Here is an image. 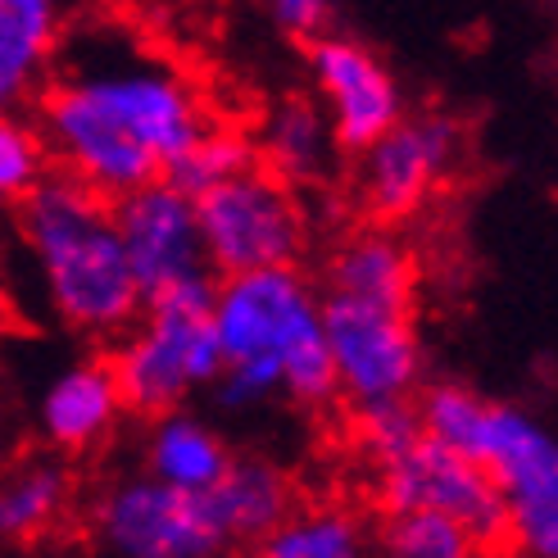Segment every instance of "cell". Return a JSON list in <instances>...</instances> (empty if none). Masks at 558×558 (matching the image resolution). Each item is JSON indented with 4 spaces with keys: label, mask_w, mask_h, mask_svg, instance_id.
I'll list each match as a JSON object with an SVG mask.
<instances>
[{
    "label": "cell",
    "mask_w": 558,
    "mask_h": 558,
    "mask_svg": "<svg viewBox=\"0 0 558 558\" xmlns=\"http://www.w3.org/2000/svg\"><path fill=\"white\" fill-rule=\"evenodd\" d=\"M195 201L201 245L209 272H255L300 264L310 245V214H304L295 186L272 178L259 163L205 186Z\"/></svg>",
    "instance_id": "cell-6"
},
{
    "label": "cell",
    "mask_w": 558,
    "mask_h": 558,
    "mask_svg": "<svg viewBox=\"0 0 558 558\" xmlns=\"http://www.w3.org/2000/svg\"><path fill=\"white\" fill-rule=\"evenodd\" d=\"M209 295L214 277L146 295L142 314L123 331L119 354L109 359L123 409L159 417L186 409L191 396H201L218 381L222 354L209 323Z\"/></svg>",
    "instance_id": "cell-5"
},
{
    "label": "cell",
    "mask_w": 558,
    "mask_h": 558,
    "mask_svg": "<svg viewBox=\"0 0 558 558\" xmlns=\"http://www.w3.org/2000/svg\"><path fill=\"white\" fill-rule=\"evenodd\" d=\"M463 155V128L450 114H404L359 150L354 191L373 222H404L450 182Z\"/></svg>",
    "instance_id": "cell-10"
},
{
    "label": "cell",
    "mask_w": 558,
    "mask_h": 558,
    "mask_svg": "<svg viewBox=\"0 0 558 558\" xmlns=\"http://www.w3.org/2000/svg\"><path fill=\"white\" fill-rule=\"evenodd\" d=\"M92 532L109 558H218L228 549L205 495L173 490L146 472L100 490Z\"/></svg>",
    "instance_id": "cell-8"
},
{
    "label": "cell",
    "mask_w": 558,
    "mask_h": 558,
    "mask_svg": "<svg viewBox=\"0 0 558 558\" xmlns=\"http://www.w3.org/2000/svg\"><path fill=\"white\" fill-rule=\"evenodd\" d=\"M232 463V450L205 417H195L186 409L159 413L155 427L146 432V477L186 490V495H205Z\"/></svg>",
    "instance_id": "cell-18"
},
{
    "label": "cell",
    "mask_w": 558,
    "mask_h": 558,
    "mask_svg": "<svg viewBox=\"0 0 558 558\" xmlns=\"http://www.w3.org/2000/svg\"><path fill=\"white\" fill-rule=\"evenodd\" d=\"M33 123L64 178L119 201L169 178L214 119L182 64L119 23H92L64 33Z\"/></svg>",
    "instance_id": "cell-1"
},
{
    "label": "cell",
    "mask_w": 558,
    "mask_h": 558,
    "mask_svg": "<svg viewBox=\"0 0 558 558\" xmlns=\"http://www.w3.org/2000/svg\"><path fill=\"white\" fill-rule=\"evenodd\" d=\"M323 341L337 396L359 409L404 404L423 381V341L409 304L323 291Z\"/></svg>",
    "instance_id": "cell-7"
},
{
    "label": "cell",
    "mask_w": 558,
    "mask_h": 558,
    "mask_svg": "<svg viewBox=\"0 0 558 558\" xmlns=\"http://www.w3.org/2000/svg\"><path fill=\"white\" fill-rule=\"evenodd\" d=\"M373 558H482V545L450 518L409 509L386 518Z\"/></svg>",
    "instance_id": "cell-21"
},
{
    "label": "cell",
    "mask_w": 558,
    "mask_h": 558,
    "mask_svg": "<svg viewBox=\"0 0 558 558\" xmlns=\"http://www.w3.org/2000/svg\"><path fill=\"white\" fill-rule=\"evenodd\" d=\"M314 100L341 150H364L368 142L404 119V92L386 60L354 37L318 33L310 46Z\"/></svg>",
    "instance_id": "cell-12"
},
{
    "label": "cell",
    "mask_w": 558,
    "mask_h": 558,
    "mask_svg": "<svg viewBox=\"0 0 558 558\" xmlns=\"http://www.w3.org/2000/svg\"><path fill=\"white\" fill-rule=\"evenodd\" d=\"M413 409L423 436L486 468L505 495L509 541L526 558H558V445L541 417L459 381L427 386Z\"/></svg>",
    "instance_id": "cell-4"
},
{
    "label": "cell",
    "mask_w": 558,
    "mask_h": 558,
    "mask_svg": "<svg viewBox=\"0 0 558 558\" xmlns=\"http://www.w3.org/2000/svg\"><path fill=\"white\" fill-rule=\"evenodd\" d=\"M69 0H0V109H19L60 54Z\"/></svg>",
    "instance_id": "cell-15"
},
{
    "label": "cell",
    "mask_w": 558,
    "mask_h": 558,
    "mask_svg": "<svg viewBox=\"0 0 558 558\" xmlns=\"http://www.w3.org/2000/svg\"><path fill=\"white\" fill-rule=\"evenodd\" d=\"M209 323L222 354L214 381L222 409L250 413L277 396L310 409L337 400L323 341V295L300 264L218 277Z\"/></svg>",
    "instance_id": "cell-2"
},
{
    "label": "cell",
    "mask_w": 558,
    "mask_h": 558,
    "mask_svg": "<svg viewBox=\"0 0 558 558\" xmlns=\"http://www.w3.org/2000/svg\"><path fill=\"white\" fill-rule=\"evenodd\" d=\"M264 10L287 37H318L331 19V0H264Z\"/></svg>",
    "instance_id": "cell-25"
},
{
    "label": "cell",
    "mask_w": 558,
    "mask_h": 558,
    "mask_svg": "<svg viewBox=\"0 0 558 558\" xmlns=\"http://www.w3.org/2000/svg\"><path fill=\"white\" fill-rule=\"evenodd\" d=\"M259 558H373V536L359 513L341 505L291 509L259 541Z\"/></svg>",
    "instance_id": "cell-20"
},
{
    "label": "cell",
    "mask_w": 558,
    "mask_h": 558,
    "mask_svg": "<svg viewBox=\"0 0 558 558\" xmlns=\"http://www.w3.org/2000/svg\"><path fill=\"white\" fill-rule=\"evenodd\" d=\"M10 318H14V291H10V277H5V268H0V331L10 327Z\"/></svg>",
    "instance_id": "cell-26"
},
{
    "label": "cell",
    "mask_w": 558,
    "mask_h": 558,
    "mask_svg": "<svg viewBox=\"0 0 558 558\" xmlns=\"http://www.w3.org/2000/svg\"><path fill=\"white\" fill-rule=\"evenodd\" d=\"M377 495L386 513L423 509V513H440L459 522L482 549L509 541L505 495L486 477V468L454 454L450 445H440L432 436H417L409 450L377 463Z\"/></svg>",
    "instance_id": "cell-9"
},
{
    "label": "cell",
    "mask_w": 558,
    "mask_h": 558,
    "mask_svg": "<svg viewBox=\"0 0 558 558\" xmlns=\"http://www.w3.org/2000/svg\"><path fill=\"white\" fill-rule=\"evenodd\" d=\"M417 436H423V427H417L413 400L359 409V440H364V450H368L377 463H386V459H396L400 450H409Z\"/></svg>",
    "instance_id": "cell-24"
},
{
    "label": "cell",
    "mask_w": 558,
    "mask_h": 558,
    "mask_svg": "<svg viewBox=\"0 0 558 558\" xmlns=\"http://www.w3.org/2000/svg\"><path fill=\"white\" fill-rule=\"evenodd\" d=\"M114 228L142 295H159L186 282H205V245L195 201L169 178L146 182L114 201Z\"/></svg>",
    "instance_id": "cell-11"
},
{
    "label": "cell",
    "mask_w": 558,
    "mask_h": 558,
    "mask_svg": "<svg viewBox=\"0 0 558 558\" xmlns=\"http://www.w3.org/2000/svg\"><path fill=\"white\" fill-rule=\"evenodd\" d=\"M245 163H255V146H250V136L236 132V128H218V123H209V128L191 142V150L173 163L169 182H178L186 195H201L205 186H214V182H222V178L241 173Z\"/></svg>",
    "instance_id": "cell-23"
},
{
    "label": "cell",
    "mask_w": 558,
    "mask_h": 558,
    "mask_svg": "<svg viewBox=\"0 0 558 558\" xmlns=\"http://www.w3.org/2000/svg\"><path fill=\"white\" fill-rule=\"evenodd\" d=\"M255 163L282 178L287 186H318L337 169V136L314 96H287L259 119L255 132Z\"/></svg>",
    "instance_id": "cell-14"
},
{
    "label": "cell",
    "mask_w": 558,
    "mask_h": 558,
    "mask_svg": "<svg viewBox=\"0 0 558 558\" xmlns=\"http://www.w3.org/2000/svg\"><path fill=\"white\" fill-rule=\"evenodd\" d=\"M205 505L228 545H259L295 509V486L272 459H236L205 490Z\"/></svg>",
    "instance_id": "cell-16"
},
{
    "label": "cell",
    "mask_w": 558,
    "mask_h": 558,
    "mask_svg": "<svg viewBox=\"0 0 558 558\" xmlns=\"http://www.w3.org/2000/svg\"><path fill=\"white\" fill-rule=\"evenodd\" d=\"M50 173V155L33 119L0 109V209H19L23 195Z\"/></svg>",
    "instance_id": "cell-22"
},
{
    "label": "cell",
    "mask_w": 558,
    "mask_h": 558,
    "mask_svg": "<svg viewBox=\"0 0 558 558\" xmlns=\"http://www.w3.org/2000/svg\"><path fill=\"white\" fill-rule=\"evenodd\" d=\"M19 241L46 310L77 337L114 341L142 314L146 295L123 255L114 201L92 186L46 173L19 205Z\"/></svg>",
    "instance_id": "cell-3"
},
{
    "label": "cell",
    "mask_w": 558,
    "mask_h": 558,
    "mask_svg": "<svg viewBox=\"0 0 558 558\" xmlns=\"http://www.w3.org/2000/svg\"><path fill=\"white\" fill-rule=\"evenodd\" d=\"M123 396L109 359H73L60 368L37 400V427L60 454H82L119 427Z\"/></svg>",
    "instance_id": "cell-13"
},
{
    "label": "cell",
    "mask_w": 558,
    "mask_h": 558,
    "mask_svg": "<svg viewBox=\"0 0 558 558\" xmlns=\"http://www.w3.org/2000/svg\"><path fill=\"white\" fill-rule=\"evenodd\" d=\"M73 477L60 459H23L0 472V541L27 545L64 522Z\"/></svg>",
    "instance_id": "cell-19"
},
{
    "label": "cell",
    "mask_w": 558,
    "mask_h": 558,
    "mask_svg": "<svg viewBox=\"0 0 558 558\" xmlns=\"http://www.w3.org/2000/svg\"><path fill=\"white\" fill-rule=\"evenodd\" d=\"M327 291L381 300V304H409L417 295V259L409 241H400L390 228H364L345 236L331 250L327 264Z\"/></svg>",
    "instance_id": "cell-17"
}]
</instances>
